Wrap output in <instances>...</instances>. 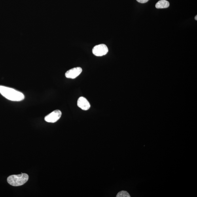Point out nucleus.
I'll list each match as a JSON object with an SVG mask.
<instances>
[{"mask_svg": "<svg viewBox=\"0 0 197 197\" xmlns=\"http://www.w3.org/2000/svg\"><path fill=\"white\" fill-rule=\"evenodd\" d=\"M0 93L10 101H20L25 98L24 95L22 93L5 86H0Z\"/></svg>", "mask_w": 197, "mask_h": 197, "instance_id": "nucleus-1", "label": "nucleus"}, {"mask_svg": "<svg viewBox=\"0 0 197 197\" xmlns=\"http://www.w3.org/2000/svg\"><path fill=\"white\" fill-rule=\"evenodd\" d=\"M29 179L28 175L26 173H21L18 175H12L7 178V181L10 185L20 186L24 185Z\"/></svg>", "mask_w": 197, "mask_h": 197, "instance_id": "nucleus-2", "label": "nucleus"}, {"mask_svg": "<svg viewBox=\"0 0 197 197\" xmlns=\"http://www.w3.org/2000/svg\"><path fill=\"white\" fill-rule=\"evenodd\" d=\"M109 49L107 46L104 44H99L94 46L92 49V53L96 56H102L107 54Z\"/></svg>", "mask_w": 197, "mask_h": 197, "instance_id": "nucleus-3", "label": "nucleus"}, {"mask_svg": "<svg viewBox=\"0 0 197 197\" xmlns=\"http://www.w3.org/2000/svg\"><path fill=\"white\" fill-rule=\"evenodd\" d=\"M62 115L61 112L59 110H56L52 112L45 117V121L49 123H55L60 119Z\"/></svg>", "mask_w": 197, "mask_h": 197, "instance_id": "nucleus-4", "label": "nucleus"}, {"mask_svg": "<svg viewBox=\"0 0 197 197\" xmlns=\"http://www.w3.org/2000/svg\"><path fill=\"white\" fill-rule=\"evenodd\" d=\"M82 69L81 67L74 68L68 71L65 73V76L69 79H75L82 73Z\"/></svg>", "mask_w": 197, "mask_h": 197, "instance_id": "nucleus-5", "label": "nucleus"}, {"mask_svg": "<svg viewBox=\"0 0 197 197\" xmlns=\"http://www.w3.org/2000/svg\"><path fill=\"white\" fill-rule=\"evenodd\" d=\"M77 105L78 107L83 110L89 109L91 105L89 102L84 97H80L78 99Z\"/></svg>", "mask_w": 197, "mask_h": 197, "instance_id": "nucleus-6", "label": "nucleus"}, {"mask_svg": "<svg viewBox=\"0 0 197 197\" xmlns=\"http://www.w3.org/2000/svg\"><path fill=\"white\" fill-rule=\"evenodd\" d=\"M170 4L166 0H160L156 4V7L157 8H165L169 7Z\"/></svg>", "mask_w": 197, "mask_h": 197, "instance_id": "nucleus-7", "label": "nucleus"}, {"mask_svg": "<svg viewBox=\"0 0 197 197\" xmlns=\"http://www.w3.org/2000/svg\"><path fill=\"white\" fill-rule=\"evenodd\" d=\"M116 197H130V195L128 192L122 190V191L118 192L116 196Z\"/></svg>", "mask_w": 197, "mask_h": 197, "instance_id": "nucleus-8", "label": "nucleus"}, {"mask_svg": "<svg viewBox=\"0 0 197 197\" xmlns=\"http://www.w3.org/2000/svg\"><path fill=\"white\" fill-rule=\"evenodd\" d=\"M139 3H144L147 2L149 0H136Z\"/></svg>", "mask_w": 197, "mask_h": 197, "instance_id": "nucleus-9", "label": "nucleus"}, {"mask_svg": "<svg viewBox=\"0 0 197 197\" xmlns=\"http://www.w3.org/2000/svg\"><path fill=\"white\" fill-rule=\"evenodd\" d=\"M195 20L196 21L197 20V16H195Z\"/></svg>", "mask_w": 197, "mask_h": 197, "instance_id": "nucleus-10", "label": "nucleus"}]
</instances>
